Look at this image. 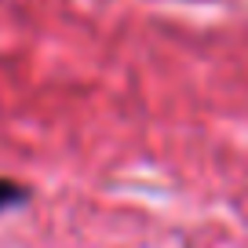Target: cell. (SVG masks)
Returning <instances> with one entry per match:
<instances>
[{
	"instance_id": "6da1fadb",
	"label": "cell",
	"mask_w": 248,
	"mask_h": 248,
	"mask_svg": "<svg viewBox=\"0 0 248 248\" xmlns=\"http://www.w3.org/2000/svg\"><path fill=\"white\" fill-rule=\"evenodd\" d=\"M18 197H22V190L0 179V208H4V204H11V201H18Z\"/></svg>"
}]
</instances>
